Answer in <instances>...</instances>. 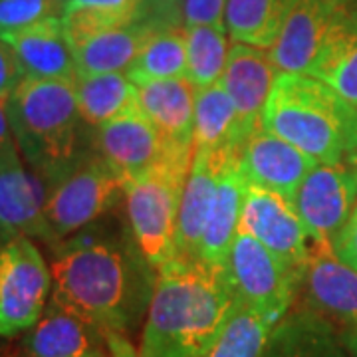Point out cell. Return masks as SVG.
<instances>
[{"label":"cell","instance_id":"6da1fadb","mask_svg":"<svg viewBox=\"0 0 357 357\" xmlns=\"http://www.w3.org/2000/svg\"><path fill=\"white\" fill-rule=\"evenodd\" d=\"M52 302L89 324L128 333L147 316L157 268L145 258L129 220L98 218L56 243Z\"/></svg>","mask_w":357,"mask_h":357},{"label":"cell","instance_id":"7a4b0ae2","mask_svg":"<svg viewBox=\"0 0 357 357\" xmlns=\"http://www.w3.org/2000/svg\"><path fill=\"white\" fill-rule=\"evenodd\" d=\"M234 307L227 264L175 256L157 270L139 357H204Z\"/></svg>","mask_w":357,"mask_h":357},{"label":"cell","instance_id":"3957f363","mask_svg":"<svg viewBox=\"0 0 357 357\" xmlns=\"http://www.w3.org/2000/svg\"><path fill=\"white\" fill-rule=\"evenodd\" d=\"M18 151L50 191L89 155L74 82L28 77L6 102Z\"/></svg>","mask_w":357,"mask_h":357},{"label":"cell","instance_id":"277c9868","mask_svg":"<svg viewBox=\"0 0 357 357\" xmlns=\"http://www.w3.org/2000/svg\"><path fill=\"white\" fill-rule=\"evenodd\" d=\"M262 128L318 163L357 159V105L306 74L280 72L268 96Z\"/></svg>","mask_w":357,"mask_h":357},{"label":"cell","instance_id":"5b68a950","mask_svg":"<svg viewBox=\"0 0 357 357\" xmlns=\"http://www.w3.org/2000/svg\"><path fill=\"white\" fill-rule=\"evenodd\" d=\"M192 155V145H173L157 165L126 181L129 227L157 270L177 256L178 206Z\"/></svg>","mask_w":357,"mask_h":357},{"label":"cell","instance_id":"8992f818","mask_svg":"<svg viewBox=\"0 0 357 357\" xmlns=\"http://www.w3.org/2000/svg\"><path fill=\"white\" fill-rule=\"evenodd\" d=\"M123 201V177L98 151H91L48 191L44 215L54 244L109 215Z\"/></svg>","mask_w":357,"mask_h":357},{"label":"cell","instance_id":"52a82bcc","mask_svg":"<svg viewBox=\"0 0 357 357\" xmlns=\"http://www.w3.org/2000/svg\"><path fill=\"white\" fill-rule=\"evenodd\" d=\"M236 304L276 326L302 292V280L252 234L238 230L227 258Z\"/></svg>","mask_w":357,"mask_h":357},{"label":"cell","instance_id":"ba28073f","mask_svg":"<svg viewBox=\"0 0 357 357\" xmlns=\"http://www.w3.org/2000/svg\"><path fill=\"white\" fill-rule=\"evenodd\" d=\"M52 292V272L28 236L0 246V337L28 332L42 318Z\"/></svg>","mask_w":357,"mask_h":357},{"label":"cell","instance_id":"9c48e42d","mask_svg":"<svg viewBox=\"0 0 357 357\" xmlns=\"http://www.w3.org/2000/svg\"><path fill=\"white\" fill-rule=\"evenodd\" d=\"M312 248H332L357 204V159L318 163L294 197Z\"/></svg>","mask_w":357,"mask_h":357},{"label":"cell","instance_id":"30bf717a","mask_svg":"<svg viewBox=\"0 0 357 357\" xmlns=\"http://www.w3.org/2000/svg\"><path fill=\"white\" fill-rule=\"evenodd\" d=\"M252 234L276 255L294 274L304 280L312 244L296 204L278 192L246 183L241 229Z\"/></svg>","mask_w":357,"mask_h":357},{"label":"cell","instance_id":"8fae6325","mask_svg":"<svg viewBox=\"0 0 357 357\" xmlns=\"http://www.w3.org/2000/svg\"><path fill=\"white\" fill-rule=\"evenodd\" d=\"M357 0H298L270 58L280 72L310 74L332 30Z\"/></svg>","mask_w":357,"mask_h":357},{"label":"cell","instance_id":"7c38bea8","mask_svg":"<svg viewBox=\"0 0 357 357\" xmlns=\"http://www.w3.org/2000/svg\"><path fill=\"white\" fill-rule=\"evenodd\" d=\"M234 161L248 185L278 192L290 201L310 171L318 165L314 157L262 126L241 141L234 149Z\"/></svg>","mask_w":357,"mask_h":357},{"label":"cell","instance_id":"4fadbf2b","mask_svg":"<svg viewBox=\"0 0 357 357\" xmlns=\"http://www.w3.org/2000/svg\"><path fill=\"white\" fill-rule=\"evenodd\" d=\"M96 151L114 167L123 181L137 177L157 165L177 145L165 139L141 107L117 115L96 129Z\"/></svg>","mask_w":357,"mask_h":357},{"label":"cell","instance_id":"5bb4252c","mask_svg":"<svg viewBox=\"0 0 357 357\" xmlns=\"http://www.w3.org/2000/svg\"><path fill=\"white\" fill-rule=\"evenodd\" d=\"M46 197V185L26 171L18 153L0 159V246L18 236L54 244L44 215Z\"/></svg>","mask_w":357,"mask_h":357},{"label":"cell","instance_id":"9a60e30c","mask_svg":"<svg viewBox=\"0 0 357 357\" xmlns=\"http://www.w3.org/2000/svg\"><path fill=\"white\" fill-rule=\"evenodd\" d=\"M280 70L262 48L236 42L229 52L227 68L220 82L229 91L236 109V139H246L256 128L262 126V114L268 96ZM236 145V147H238Z\"/></svg>","mask_w":357,"mask_h":357},{"label":"cell","instance_id":"2e32d148","mask_svg":"<svg viewBox=\"0 0 357 357\" xmlns=\"http://www.w3.org/2000/svg\"><path fill=\"white\" fill-rule=\"evenodd\" d=\"M234 157L232 147L203 149L192 155L191 171L178 206L177 256H197L218 185Z\"/></svg>","mask_w":357,"mask_h":357},{"label":"cell","instance_id":"e0dca14e","mask_svg":"<svg viewBox=\"0 0 357 357\" xmlns=\"http://www.w3.org/2000/svg\"><path fill=\"white\" fill-rule=\"evenodd\" d=\"M109 330H102L52 302L24 337L28 357H109Z\"/></svg>","mask_w":357,"mask_h":357},{"label":"cell","instance_id":"ac0fdd59","mask_svg":"<svg viewBox=\"0 0 357 357\" xmlns=\"http://www.w3.org/2000/svg\"><path fill=\"white\" fill-rule=\"evenodd\" d=\"M302 290L310 310L345 328H357V270L342 262L332 248H312Z\"/></svg>","mask_w":357,"mask_h":357},{"label":"cell","instance_id":"d6986e66","mask_svg":"<svg viewBox=\"0 0 357 357\" xmlns=\"http://www.w3.org/2000/svg\"><path fill=\"white\" fill-rule=\"evenodd\" d=\"M0 40L13 48L24 76L76 82V60L66 38L62 16L46 18L13 32H2Z\"/></svg>","mask_w":357,"mask_h":357},{"label":"cell","instance_id":"ffe728a7","mask_svg":"<svg viewBox=\"0 0 357 357\" xmlns=\"http://www.w3.org/2000/svg\"><path fill=\"white\" fill-rule=\"evenodd\" d=\"M260 357H347L332 321L314 310L288 312L272 328Z\"/></svg>","mask_w":357,"mask_h":357},{"label":"cell","instance_id":"44dd1931","mask_svg":"<svg viewBox=\"0 0 357 357\" xmlns=\"http://www.w3.org/2000/svg\"><path fill=\"white\" fill-rule=\"evenodd\" d=\"M139 107L157 131L177 145H192L197 88L187 77H169L137 86Z\"/></svg>","mask_w":357,"mask_h":357},{"label":"cell","instance_id":"7402d4cb","mask_svg":"<svg viewBox=\"0 0 357 357\" xmlns=\"http://www.w3.org/2000/svg\"><path fill=\"white\" fill-rule=\"evenodd\" d=\"M244 195H246V181L232 157L229 169L220 178L217 199L206 220L197 258H203L206 262H215V264H227L232 243L241 229Z\"/></svg>","mask_w":357,"mask_h":357},{"label":"cell","instance_id":"603a6c76","mask_svg":"<svg viewBox=\"0 0 357 357\" xmlns=\"http://www.w3.org/2000/svg\"><path fill=\"white\" fill-rule=\"evenodd\" d=\"M155 32L141 22L119 26L79 44L74 52L77 76L128 72Z\"/></svg>","mask_w":357,"mask_h":357},{"label":"cell","instance_id":"cb8c5ba5","mask_svg":"<svg viewBox=\"0 0 357 357\" xmlns=\"http://www.w3.org/2000/svg\"><path fill=\"white\" fill-rule=\"evenodd\" d=\"M307 76L357 105V2L333 28Z\"/></svg>","mask_w":357,"mask_h":357},{"label":"cell","instance_id":"d4e9b609","mask_svg":"<svg viewBox=\"0 0 357 357\" xmlns=\"http://www.w3.org/2000/svg\"><path fill=\"white\" fill-rule=\"evenodd\" d=\"M77 107L88 128H102L117 115L139 107V91L123 72L77 76L74 82Z\"/></svg>","mask_w":357,"mask_h":357},{"label":"cell","instance_id":"484cf974","mask_svg":"<svg viewBox=\"0 0 357 357\" xmlns=\"http://www.w3.org/2000/svg\"><path fill=\"white\" fill-rule=\"evenodd\" d=\"M298 0H229L225 24L234 42L270 50Z\"/></svg>","mask_w":357,"mask_h":357},{"label":"cell","instance_id":"4316f807","mask_svg":"<svg viewBox=\"0 0 357 357\" xmlns=\"http://www.w3.org/2000/svg\"><path fill=\"white\" fill-rule=\"evenodd\" d=\"M236 109L225 84L218 79L211 86L197 88L192 151L203 149H236Z\"/></svg>","mask_w":357,"mask_h":357},{"label":"cell","instance_id":"83f0119b","mask_svg":"<svg viewBox=\"0 0 357 357\" xmlns=\"http://www.w3.org/2000/svg\"><path fill=\"white\" fill-rule=\"evenodd\" d=\"M187 72V34L185 28L155 32L143 46L135 62L128 68L133 84H147L169 77H185Z\"/></svg>","mask_w":357,"mask_h":357},{"label":"cell","instance_id":"f1b7e54d","mask_svg":"<svg viewBox=\"0 0 357 357\" xmlns=\"http://www.w3.org/2000/svg\"><path fill=\"white\" fill-rule=\"evenodd\" d=\"M187 34V72L185 77L195 88H204L218 82L229 60L227 28L191 26Z\"/></svg>","mask_w":357,"mask_h":357},{"label":"cell","instance_id":"f546056e","mask_svg":"<svg viewBox=\"0 0 357 357\" xmlns=\"http://www.w3.org/2000/svg\"><path fill=\"white\" fill-rule=\"evenodd\" d=\"M272 324L236 304L225 332L204 357H260Z\"/></svg>","mask_w":357,"mask_h":357},{"label":"cell","instance_id":"4dcf8cb0","mask_svg":"<svg viewBox=\"0 0 357 357\" xmlns=\"http://www.w3.org/2000/svg\"><path fill=\"white\" fill-rule=\"evenodd\" d=\"M62 22H64L66 38L70 42V48H76L102 32L131 24L135 20L131 16L98 10V8H70L62 16Z\"/></svg>","mask_w":357,"mask_h":357},{"label":"cell","instance_id":"1f68e13d","mask_svg":"<svg viewBox=\"0 0 357 357\" xmlns=\"http://www.w3.org/2000/svg\"><path fill=\"white\" fill-rule=\"evenodd\" d=\"M68 0H0V34L64 16Z\"/></svg>","mask_w":357,"mask_h":357},{"label":"cell","instance_id":"d6a6232c","mask_svg":"<svg viewBox=\"0 0 357 357\" xmlns=\"http://www.w3.org/2000/svg\"><path fill=\"white\" fill-rule=\"evenodd\" d=\"M135 22L153 32L185 28V0H141Z\"/></svg>","mask_w":357,"mask_h":357},{"label":"cell","instance_id":"836d02e7","mask_svg":"<svg viewBox=\"0 0 357 357\" xmlns=\"http://www.w3.org/2000/svg\"><path fill=\"white\" fill-rule=\"evenodd\" d=\"M229 0H185V28L191 26H218L225 24Z\"/></svg>","mask_w":357,"mask_h":357},{"label":"cell","instance_id":"e575fe53","mask_svg":"<svg viewBox=\"0 0 357 357\" xmlns=\"http://www.w3.org/2000/svg\"><path fill=\"white\" fill-rule=\"evenodd\" d=\"M24 79V70L18 62L14 50L0 40V102H8L13 91Z\"/></svg>","mask_w":357,"mask_h":357},{"label":"cell","instance_id":"d590c367","mask_svg":"<svg viewBox=\"0 0 357 357\" xmlns=\"http://www.w3.org/2000/svg\"><path fill=\"white\" fill-rule=\"evenodd\" d=\"M333 255L347 266L357 270V204L344 229L340 230V234L333 241Z\"/></svg>","mask_w":357,"mask_h":357},{"label":"cell","instance_id":"8d00e7d4","mask_svg":"<svg viewBox=\"0 0 357 357\" xmlns=\"http://www.w3.org/2000/svg\"><path fill=\"white\" fill-rule=\"evenodd\" d=\"M139 2L141 0H68L66 10H70V8H98V10L131 16L135 20L137 10H139Z\"/></svg>","mask_w":357,"mask_h":357},{"label":"cell","instance_id":"74e56055","mask_svg":"<svg viewBox=\"0 0 357 357\" xmlns=\"http://www.w3.org/2000/svg\"><path fill=\"white\" fill-rule=\"evenodd\" d=\"M16 153H18V145H16L10 119L6 114V103L0 102V159Z\"/></svg>","mask_w":357,"mask_h":357},{"label":"cell","instance_id":"f35d334b","mask_svg":"<svg viewBox=\"0 0 357 357\" xmlns=\"http://www.w3.org/2000/svg\"><path fill=\"white\" fill-rule=\"evenodd\" d=\"M107 342H109V357H139L137 351H135V347L129 344L126 333L109 330Z\"/></svg>","mask_w":357,"mask_h":357},{"label":"cell","instance_id":"ab89813d","mask_svg":"<svg viewBox=\"0 0 357 357\" xmlns=\"http://www.w3.org/2000/svg\"><path fill=\"white\" fill-rule=\"evenodd\" d=\"M340 337L344 342L345 349L354 357H357V328H345Z\"/></svg>","mask_w":357,"mask_h":357}]
</instances>
